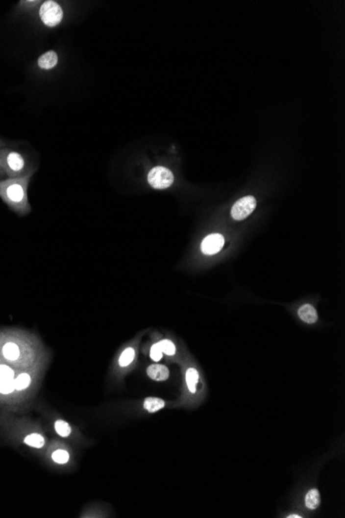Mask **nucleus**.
Instances as JSON below:
<instances>
[{
	"label": "nucleus",
	"instance_id": "nucleus-18",
	"mask_svg": "<svg viewBox=\"0 0 345 518\" xmlns=\"http://www.w3.org/2000/svg\"><path fill=\"white\" fill-rule=\"evenodd\" d=\"M160 350L162 353H165L168 356H174L176 354V345L174 343L171 342L170 340H162L159 343H157Z\"/></svg>",
	"mask_w": 345,
	"mask_h": 518
},
{
	"label": "nucleus",
	"instance_id": "nucleus-1",
	"mask_svg": "<svg viewBox=\"0 0 345 518\" xmlns=\"http://www.w3.org/2000/svg\"><path fill=\"white\" fill-rule=\"evenodd\" d=\"M33 174L20 178H4L0 180V199L19 216H26L32 210L28 199V187Z\"/></svg>",
	"mask_w": 345,
	"mask_h": 518
},
{
	"label": "nucleus",
	"instance_id": "nucleus-23",
	"mask_svg": "<svg viewBox=\"0 0 345 518\" xmlns=\"http://www.w3.org/2000/svg\"><path fill=\"white\" fill-rule=\"evenodd\" d=\"M38 3H41V2H40V1H21V2H20V5H21V6H24V7H26V6L34 7V6H36Z\"/></svg>",
	"mask_w": 345,
	"mask_h": 518
},
{
	"label": "nucleus",
	"instance_id": "nucleus-3",
	"mask_svg": "<svg viewBox=\"0 0 345 518\" xmlns=\"http://www.w3.org/2000/svg\"><path fill=\"white\" fill-rule=\"evenodd\" d=\"M28 342L17 337L5 336L0 345V355L8 363H18L20 361L28 362L29 358L34 355L32 346Z\"/></svg>",
	"mask_w": 345,
	"mask_h": 518
},
{
	"label": "nucleus",
	"instance_id": "nucleus-4",
	"mask_svg": "<svg viewBox=\"0 0 345 518\" xmlns=\"http://www.w3.org/2000/svg\"><path fill=\"white\" fill-rule=\"evenodd\" d=\"M38 15H40L41 21L47 27L53 28L62 22L63 9L58 2L54 1V0H47L42 3Z\"/></svg>",
	"mask_w": 345,
	"mask_h": 518
},
{
	"label": "nucleus",
	"instance_id": "nucleus-9",
	"mask_svg": "<svg viewBox=\"0 0 345 518\" xmlns=\"http://www.w3.org/2000/svg\"><path fill=\"white\" fill-rule=\"evenodd\" d=\"M147 373L149 378L154 381H166L169 379L170 371L168 367L165 365H159V364H153L150 365L147 369Z\"/></svg>",
	"mask_w": 345,
	"mask_h": 518
},
{
	"label": "nucleus",
	"instance_id": "nucleus-16",
	"mask_svg": "<svg viewBox=\"0 0 345 518\" xmlns=\"http://www.w3.org/2000/svg\"><path fill=\"white\" fill-rule=\"evenodd\" d=\"M15 379V371L6 364H0V387Z\"/></svg>",
	"mask_w": 345,
	"mask_h": 518
},
{
	"label": "nucleus",
	"instance_id": "nucleus-12",
	"mask_svg": "<svg viewBox=\"0 0 345 518\" xmlns=\"http://www.w3.org/2000/svg\"><path fill=\"white\" fill-rule=\"evenodd\" d=\"M320 504V495L318 489H311V491L306 494L305 505L310 510H314Z\"/></svg>",
	"mask_w": 345,
	"mask_h": 518
},
{
	"label": "nucleus",
	"instance_id": "nucleus-8",
	"mask_svg": "<svg viewBox=\"0 0 345 518\" xmlns=\"http://www.w3.org/2000/svg\"><path fill=\"white\" fill-rule=\"evenodd\" d=\"M58 55L53 50L47 51L43 55H41L37 59V65L38 68L44 70V71H50L54 69L57 63H58Z\"/></svg>",
	"mask_w": 345,
	"mask_h": 518
},
{
	"label": "nucleus",
	"instance_id": "nucleus-2",
	"mask_svg": "<svg viewBox=\"0 0 345 518\" xmlns=\"http://www.w3.org/2000/svg\"><path fill=\"white\" fill-rule=\"evenodd\" d=\"M0 169L4 172L6 178H20L34 174V169L26 157L9 148L0 149Z\"/></svg>",
	"mask_w": 345,
	"mask_h": 518
},
{
	"label": "nucleus",
	"instance_id": "nucleus-22",
	"mask_svg": "<svg viewBox=\"0 0 345 518\" xmlns=\"http://www.w3.org/2000/svg\"><path fill=\"white\" fill-rule=\"evenodd\" d=\"M16 390V385H15V379L9 381L5 384H3L1 387H0V393L1 394H9L12 393Z\"/></svg>",
	"mask_w": 345,
	"mask_h": 518
},
{
	"label": "nucleus",
	"instance_id": "nucleus-20",
	"mask_svg": "<svg viewBox=\"0 0 345 518\" xmlns=\"http://www.w3.org/2000/svg\"><path fill=\"white\" fill-rule=\"evenodd\" d=\"M52 458L57 464H66L70 459V454L65 450H56L52 454Z\"/></svg>",
	"mask_w": 345,
	"mask_h": 518
},
{
	"label": "nucleus",
	"instance_id": "nucleus-17",
	"mask_svg": "<svg viewBox=\"0 0 345 518\" xmlns=\"http://www.w3.org/2000/svg\"><path fill=\"white\" fill-rule=\"evenodd\" d=\"M24 443L26 445L33 448H42L45 445V439L38 433H31V435L25 438Z\"/></svg>",
	"mask_w": 345,
	"mask_h": 518
},
{
	"label": "nucleus",
	"instance_id": "nucleus-25",
	"mask_svg": "<svg viewBox=\"0 0 345 518\" xmlns=\"http://www.w3.org/2000/svg\"><path fill=\"white\" fill-rule=\"evenodd\" d=\"M3 147H4V142H2V141L0 140V149L3 148Z\"/></svg>",
	"mask_w": 345,
	"mask_h": 518
},
{
	"label": "nucleus",
	"instance_id": "nucleus-6",
	"mask_svg": "<svg viewBox=\"0 0 345 518\" xmlns=\"http://www.w3.org/2000/svg\"><path fill=\"white\" fill-rule=\"evenodd\" d=\"M256 207V200L252 196H247L238 200L231 210L232 218L236 221H243L250 215Z\"/></svg>",
	"mask_w": 345,
	"mask_h": 518
},
{
	"label": "nucleus",
	"instance_id": "nucleus-26",
	"mask_svg": "<svg viewBox=\"0 0 345 518\" xmlns=\"http://www.w3.org/2000/svg\"><path fill=\"white\" fill-rule=\"evenodd\" d=\"M287 517H289V518H296V517L300 518L301 516H299V515H291V516H287Z\"/></svg>",
	"mask_w": 345,
	"mask_h": 518
},
{
	"label": "nucleus",
	"instance_id": "nucleus-5",
	"mask_svg": "<svg viewBox=\"0 0 345 518\" xmlns=\"http://www.w3.org/2000/svg\"><path fill=\"white\" fill-rule=\"evenodd\" d=\"M147 179L151 187L155 188V190H166V188H169L174 183L175 176L170 169L162 166H157L151 169V171L148 173Z\"/></svg>",
	"mask_w": 345,
	"mask_h": 518
},
{
	"label": "nucleus",
	"instance_id": "nucleus-13",
	"mask_svg": "<svg viewBox=\"0 0 345 518\" xmlns=\"http://www.w3.org/2000/svg\"><path fill=\"white\" fill-rule=\"evenodd\" d=\"M135 357H136V351L135 348L129 346V347H126L125 350H124L120 357H119V365L121 367H127L128 365H130L132 363V361L135 360Z\"/></svg>",
	"mask_w": 345,
	"mask_h": 518
},
{
	"label": "nucleus",
	"instance_id": "nucleus-24",
	"mask_svg": "<svg viewBox=\"0 0 345 518\" xmlns=\"http://www.w3.org/2000/svg\"><path fill=\"white\" fill-rule=\"evenodd\" d=\"M4 178H6V176H5L4 172L1 170V169H0V180H2V179H4Z\"/></svg>",
	"mask_w": 345,
	"mask_h": 518
},
{
	"label": "nucleus",
	"instance_id": "nucleus-14",
	"mask_svg": "<svg viewBox=\"0 0 345 518\" xmlns=\"http://www.w3.org/2000/svg\"><path fill=\"white\" fill-rule=\"evenodd\" d=\"M198 381V372L196 369H188L186 371V384L191 393H196L197 384Z\"/></svg>",
	"mask_w": 345,
	"mask_h": 518
},
{
	"label": "nucleus",
	"instance_id": "nucleus-7",
	"mask_svg": "<svg viewBox=\"0 0 345 518\" xmlns=\"http://www.w3.org/2000/svg\"><path fill=\"white\" fill-rule=\"evenodd\" d=\"M224 246V238L220 234H212L207 236L202 244H200V249L205 255H215L220 251Z\"/></svg>",
	"mask_w": 345,
	"mask_h": 518
},
{
	"label": "nucleus",
	"instance_id": "nucleus-11",
	"mask_svg": "<svg viewBox=\"0 0 345 518\" xmlns=\"http://www.w3.org/2000/svg\"><path fill=\"white\" fill-rule=\"evenodd\" d=\"M165 406V401L157 397H148L144 401V409L149 413H155L161 409H164Z\"/></svg>",
	"mask_w": 345,
	"mask_h": 518
},
{
	"label": "nucleus",
	"instance_id": "nucleus-19",
	"mask_svg": "<svg viewBox=\"0 0 345 518\" xmlns=\"http://www.w3.org/2000/svg\"><path fill=\"white\" fill-rule=\"evenodd\" d=\"M55 430L60 437L66 438L71 435V426L68 422L63 420H58L55 423Z\"/></svg>",
	"mask_w": 345,
	"mask_h": 518
},
{
	"label": "nucleus",
	"instance_id": "nucleus-15",
	"mask_svg": "<svg viewBox=\"0 0 345 518\" xmlns=\"http://www.w3.org/2000/svg\"><path fill=\"white\" fill-rule=\"evenodd\" d=\"M31 384V375L28 372H22L15 379L16 390L22 391L28 388Z\"/></svg>",
	"mask_w": 345,
	"mask_h": 518
},
{
	"label": "nucleus",
	"instance_id": "nucleus-10",
	"mask_svg": "<svg viewBox=\"0 0 345 518\" xmlns=\"http://www.w3.org/2000/svg\"><path fill=\"white\" fill-rule=\"evenodd\" d=\"M298 315L302 321H304L307 324H314L316 321H318V318H319L318 313H316V309L310 304H304L303 306H301L299 308Z\"/></svg>",
	"mask_w": 345,
	"mask_h": 518
},
{
	"label": "nucleus",
	"instance_id": "nucleus-21",
	"mask_svg": "<svg viewBox=\"0 0 345 518\" xmlns=\"http://www.w3.org/2000/svg\"><path fill=\"white\" fill-rule=\"evenodd\" d=\"M150 357L152 360L154 361H159L161 358H162V352L160 350V347L158 345V344H154L152 346H151V351H150Z\"/></svg>",
	"mask_w": 345,
	"mask_h": 518
}]
</instances>
